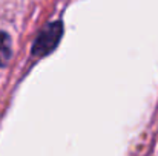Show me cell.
<instances>
[{"label":"cell","instance_id":"obj_1","mask_svg":"<svg viewBox=\"0 0 158 156\" xmlns=\"http://www.w3.org/2000/svg\"><path fill=\"white\" fill-rule=\"evenodd\" d=\"M63 35V25L61 22L49 23L37 37L34 46H32V55L34 57H45L49 52L55 49V46L60 43V38Z\"/></svg>","mask_w":158,"mask_h":156},{"label":"cell","instance_id":"obj_2","mask_svg":"<svg viewBox=\"0 0 158 156\" xmlns=\"http://www.w3.org/2000/svg\"><path fill=\"white\" fill-rule=\"evenodd\" d=\"M12 55V45L11 38L6 32L0 31V66H5Z\"/></svg>","mask_w":158,"mask_h":156}]
</instances>
